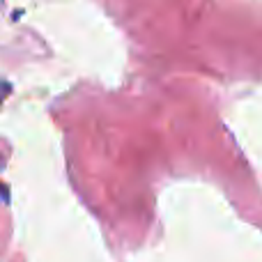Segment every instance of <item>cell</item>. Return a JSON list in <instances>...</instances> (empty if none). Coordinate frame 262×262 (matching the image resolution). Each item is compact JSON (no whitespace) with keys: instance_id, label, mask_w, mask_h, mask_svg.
<instances>
[{"instance_id":"6da1fadb","label":"cell","mask_w":262,"mask_h":262,"mask_svg":"<svg viewBox=\"0 0 262 262\" xmlns=\"http://www.w3.org/2000/svg\"><path fill=\"white\" fill-rule=\"evenodd\" d=\"M7 95H9V83L0 78V104H3V101L7 99Z\"/></svg>"}]
</instances>
